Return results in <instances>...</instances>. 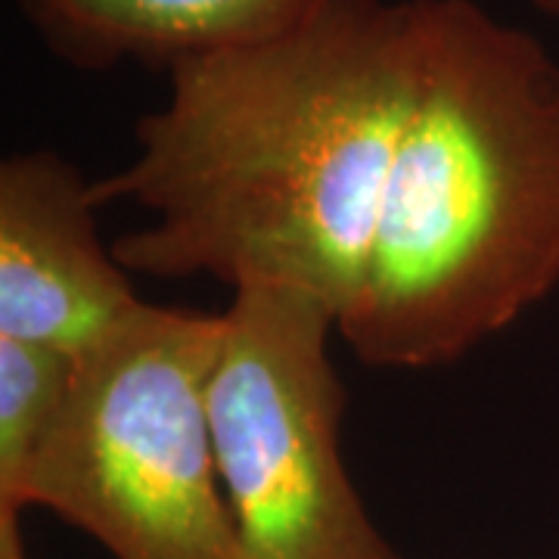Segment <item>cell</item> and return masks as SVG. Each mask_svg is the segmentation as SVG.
<instances>
[{
	"label": "cell",
	"mask_w": 559,
	"mask_h": 559,
	"mask_svg": "<svg viewBox=\"0 0 559 559\" xmlns=\"http://www.w3.org/2000/svg\"><path fill=\"white\" fill-rule=\"evenodd\" d=\"M97 183L50 150L0 162V336L84 358L150 305L103 246Z\"/></svg>",
	"instance_id": "cell-5"
},
{
	"label": "cell",
	"mask_w": 559,
	"mask_h": 559,
	"mask_svg": "<svg viewBox=\"0 0 559 559\" xmlns=\"http://www.w3.org/2000/svg\"><path fill=\"white\" fill-rule=\"evenodd\" d=\"M429 0H340L283 38L168 72L138 153L97 180L146 224L112 242L143 277L289 289L336 320L358 296L426 44Z\"/></svg>",
	"instance_id": "cell-1"
},
{
	"label": "cell",
	"mask_w": 559,
	"mask_h": 559,
	"mask_svg": "<svg viewBox=\"0 0 559 559\" xmlns=\"http://www.w3.org/2000/svg\"><path fill=\"white\" fill-rule=\"evenodd\" d=\"M44 44L75 69L159 66L283 38L340 0H16Z\"/></svg>",
	"instance_id": "cell-6"
},
{
	"label": "cell",
	"mask_w": 559,
	"mask_h": 559,
	"mask_svg": "<svg viewBox=\"0 0 559 559\" xmlns=\"http://www.w3.org/2000/svg\"><path fill=\"white\" fill-rule=\"evenodd\" d=\"M215 342L218 314L150 301L79 358L0 510H50L116 559H234L205 399Z\"/></svg>",
	"instance_id": "cell-3"
},
{
	"label": "cell",
	"mask_w": 559,
	"mask_h": 559,
	"mask_svg": "<svg viewBox=\"0 0 559 559\" xmlns=\"http://www.w3.org/2000/svg\"><path fill=\"white\" fill-rule=\"evenodd\" d=\"M340 320L289 289H240L218 314L209 426L234 559H401L342 454Z\"/></svg>",
	"instance_id": "cell-4"
},
{
	"label": "cell",
	"mask_w": 559,
	"mask_h": 559,
	"mask_svg": "<svg viewBox=\"0 0 559 559\" xmlns=\"http://www.w3.org/2000/svg\"><path fill=\"white\" fill-rule=\"evenodd\" d=\"M20 516L16 510H0V559H25Z\"/></svg>",
	"instance_id": "cell-8"
},
{
	"label": "cell",
	"mask_w": 559,
	"mask_h": 559,
	"mask_svg": "<svg viewBox=\"0 0 559 559\" xmlns=\"http://www.w3.org/2000/svg\"><path fill=\"white\" fill-rule=\"evenodd\" d=\"M532 3H535L538 10H544V13H547L550 20L559 22V0H532Z\"/></svg>",
	"instance_id": "cell-9"
},
{
	"label": "cell",
	"mask_w": 559,
	"mask_h": 559,
	"mask_svg": "<svg viewBox=\"0 0 559 559\" xmlns=\"http://www.w3.org/2000/svg\"><path fill=\"white\" fill-rule=\"evenodd\" d=\"M559 286V62L476 0H429L414 97L340 340L432 370Z\"/></svg>",
	"instance_id": "cell-2"
},
{
	"label": "cell",
	"mask_w": 559,
	"mask_h": 559,
	"mask_svg": "<svg viewBox=\"0 0 559 559\" xmlns=\"http://www.w3.org/2000/svg\"><path fill=\"white\" fill-rule=\"evenodd\" d=\"M75 370V355L0 336V491L20 479L25 463L60 419Z\"/></svg>",
	"instance_id": "cell-7"
}]
</instances>
